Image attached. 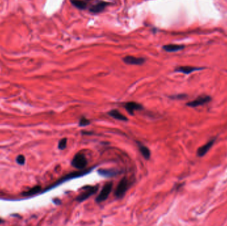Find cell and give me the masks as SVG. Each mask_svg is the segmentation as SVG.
I'll return each mask as SVG.
<instances>
[{
    "label": "cell",
    "mask_w": 227,
    "mask_h": 226,
    "mask_svg": "<svg viewBox=\"0 0 227 226\" xmlns=\"http://www.w3.org/2000/svg\"><path fill=\"white\" fill-rule=\"evenodd\" d=\"M122 60L126 64L131 65H142L145 62V59L143 58H138L133 56H127Z\"/></svg>",
    "instance_id": "7"
},
{
    "label": "cell",
    "mask_w": 227,
    "mask_h": 226,
    "mask_svg": "<svg viewBox=\"0 0 227 226\" xmlns=\"http://www.w3.org/2000/svg\"><path fill=\"white\" fill-rule=\"evenodd\" d=\"M184 46L180 45H174V44H171V45H167L163 47V50L167 52H176L183 49Z\"/></svg>",
    "instance_id": "15"
},
{
    "label": "cell",
    "mask_w": 227,
    "mask_h": 226,
    "mask_svg": "<svg viewBox=\"0 0 227 226\" xmlns=\"http://www.w3.org/2000/svg\"><path fill=\"white\" fill-rule=\"evenodd\" d=\"M3 221L2 220V219H0V224H2V223H3Z\"/></svg>",
    "instance_id": "22"
},
{
    "label": "cell",
    "mask_w": 227,
    "mask_h": 226,
    "mask_svg": "<svg viewBox=\"0 0 227 226\" xmlns=\"http://www.w3.org/2000/svg\"><path fill=\"white\" fill-rule=\"evenodd\" d=\"M129 187V182L126 178H123L117 186L116 189L115 190V196L118 198H121L125 195L126 191Z\"/></svg>",
    "instance_id": "3"
},
{
    "label": "cell",
    "mask_w": 227,
    "mask_h": 226,
    "mask_svg": "<svg viewBox=\"0 0 227 226\" xmlns=\"http://www.w3.org/2000/svg\"><path fill=\"white\" fill-rule=\"evenodd\" d=\"M98 188V186H95L90 187L88 188V190H86V191L81 193V194L78 195L76 200L77 201L79 202H82L86 200V199L89 198L90 196H91L97 192Z\"/></svg>",
    "instance_id": "6"
},
{
    "label": "cell",
    "mask_w": 227,
    "mask_h": 226,
    "mask_svg": "<svg viewBox=\"0 0 227 226\" xmlns=\"http://www.w3.org/2000/svg\"><path fill=\"white\" fill-rule=\"evenodd\" d=\"M66 144H67V139L63 138L59 141V145H58V148L60 149V150H64V149H65L66 147Z\"/></svg>",
    "instance_id": "18"
},
{
    "label": "cell",
    "mask_w": 227,
    "mask_h": 226,
    "mask_svg": "<svg viewBox=\"0 0 227 226\" xmlns=\"http://www.w3.org/2000/svg\"><path fill=\"white\" fill-rule=\"evenodd\" d=\"M108 5V3L105 2H100L95 4L93 6H92L89 10L90 12H93V13H100V12H102V11L104 10Z\"/></svg>",
    "instance_id": "12"
},
{
    "label": "cell",
    "mask_w": 227,
    "mask_h": 226,
    "mask_svg": "<svg viewBox=\"0 0 227 226\" xmlns=\"http://www.w3.org/2000/svg\"><path fill=\"white\" fill-rule=\"evenodd\" d=\"M90 123V122L89 119L85 118H82L79 121L78 125H79V126H81V127H85L86 126H89Z\"/></svg>",
    "instance_id": "19"
},
{
    "label": "cell",
    "mask_w": 227,
    "mask_h": 226,
    "mask_svg": "<svg viewBox=\"0 0 227 226\" xmlns=\"http://www.w3.org/2000/svg\"><path fill=\"white\" fill-rule=\"evenodd\" d=\"M41 190V186H36L33 187V188L30 189L29 190L23 192V194L26 195V196H31V195L36 194L39 193Z\"/></svg>",
    "instance_id": "17"
},
{
    "label": "cell",
    "mask_w": 227,
    "mask_h": 226,
    "mask_svg": "<svg viewBox=\"0 0 227 226\" xmlns=\"http://www.w3.org/2000/svg\"><path fill=\"white\" fill-rule=\"evenodd\" d=\"M98 175L106 177V178H110V177L115 176L119 174V171L115 169H99L98 171Z\"/></svg>",
    "instance_id": "10"
},
{
    "label": "cell",
    "mask_w": 227,
    "mask_h": 226,
    "mask_svg": "<svg viewBox=\"0 0 227 226\" xmlns=\"http://www.w3.org/2000/svg\"><path fill=\"white\" fill-rule=\"evenodd\" d=\"M202 69V68H197L193 66H181L179 67L177 69H175V71L178 72H181V73L185 74H189L195 71L201 70Z\"/></svg>",
    "instance_id": "11"
},
{
    "label": "cell",
    "mask_w": 227,
    "mask_h": 226,
    "mask_svg": "<svg viewBox=\"0 0 227 226\" xmlns=\"http://www.w3.org/2000/svg\"><path fill=\"white\" fill-rule=\"evenodd\" d=\"M16 161H17V163L19 164H21V165L24 164H25V156H24L23 155H19L17 157V159H16Z\"/></svg>",
    "instance_id": "20"
},
{
    "label": "cell",
    "mask_w": 227,
    "mask_h": 226,
    "mask_svg": "<svg viewBox=\"0 0 227 226\" xmlns=\"http://www.w3.org/2000/svg\"><path fill=\"white\" fill-rule=\"evenodd\" d=\"M53 202H55L56 204H61V201H60L59 200H54Z\"/></svg>",
    "instance_id": "21"
},
{
    "label": "cell",
    "mask_w": 227,
    "mask_h": 226,
    "mask_svg": "<svg viewBox=\"0 0 227 226\" xmlns=\"http://www.w3.org/2000/svg\"><path fill=\"white\" fill-rule=\"evenodd\" d=\"M210 101L211 98L209 96H201L193 101L187 103V106L191 107H196L208 104Z\"/></svg>",
    "instance_id": "5"
},
{
    "label": "cell",
    "mask_w": 227,
    "mask_h": 226,
    "mask_svg": "<svg viewBox=\"0 0 227 226\" xmlns=\"http://www.w3.org/2000/svg\"><path fill=\"white\" fill-rule=\"evenodd\" d=\"M216 140V138H214L213 139L210 140L209 142H207L204 145H202V147H199L197 150V156L199 157H202L204 156L206 153L208 152L210 149L213 147V145L214 143V141Z\"/></svg>",
    "instance_id": "8"
},
{
    "label": "cell",
    "mask_w": 227,
    "mask_h": 226,
    "mask_svg": "<svg viewBox=\"0 0 227 226\" xmlns=\"http://www.w3.org/2000/svg\"><path fill=\"white\" fill-rule=\"evenodd\" d=\"M71 164L77 169H84L87 165V160L85 155L82 153H78L73 157L71 161Z\"/></svg>",
    "instance_id": "2"
},
{
    "label": "cell",
    "mask_w": 227,
    "mask_h": 226,
    "mask_svg": "<svg viewBox=\"0 0 227 226\" xmlns=\"http://www.w3.org/2000/svg\"><path fill=\"white\" fill-rule=\"evenodd\" d=\"M108 115L111 116L112 118H113L115 119L123 121V122H127V118H126V117L125 115H123V114H122L120 112L116 110H112L108 113Z\"/></svg>",
    "instance_id": "13"
},
{
    "label": "cell",
    "mask_w": 227,
    "mask_h": 226,
    "mask_svg": "<svg viewBox=\"0 0 227 226\" xmlns=\"http://www.w3.org/2000/svg\"><path fill=\"white\" fill-rule=\"evenodd\" d=\"M138 146L139 151H140L142 156L144 157V159L146 160L149 159L150 156H151V153H150L149 149L147 147H146L145 145H142L140 143H138Z\"/></svg>",
    "instance_id": "14"
},
{
    "label": "cell",
    "mask_w": 227,
    "mask_h": 226,
    "mask_svg": "<svg viewBox=\"0 0 227 226\" xmlns=\"http://www.w3.org/2000/svg\"><path fill=\"white\" fill-rule=\"evenodd\" d=\"M70 2L74 6L80 9H85L87 6L86 3L82 0H70Z\"/></svg>",
    "instance_id": "16"
},
{
    "label": "cell",
    "mask_w": 227,
    "mask_h": 226,
    "mask_svg": "<svg viewBox=\"0 0 227 226\" xmlns=\"http://www.w3.org/2000/svg\"><path fill=\"white\" fill-rule=\"evenodd\" d=\"M124 107L126 111L131 115H134V113L135 111L140 110L143 109V106L141 104L134 102H130L126 103L124 105Z\"/></svg>",
    "instance_id": "9"
},
{
    "label": "cell",
    "mask_w": 227,
    "mask_h": 226,
    "mask_svg": "<svg viewBox=\"0 0 227 226\" xmlns=\"http://www.w3.org/2000/svg\"><path fill=\"white\" fill-rule=\"evenodd\" d=\"M93 168H91L90 169H86V170H84V171H77V172H70L69 173V174H68L66 175H65V176L62 177V178L59 180L57 182H56L55 183H54V184H53L52 186H51L50 187H49L48 188H47L45 191L44 192H46L47 190H51L52 188H53L54 187H56L58 185L61 184L63 183H65V182L66 181H68V180H70L71 179H75V178H78V177H81V176H85L87 174H89V173L93 170Z\"/></svg>",
    "instance_id": "1"
},
{
    "label": "cell",
    "mask_w": 227,
    "mask_h": 226,
    "mask_svg": "<svg viewBox=\"0 0 227 226\" xmlns=\"http://www.w3.org/2000/svg\"><path fill=\"white\" fill-rule=\"evenodd\" d=\"M112 187H113V184L112 182L106 183L104 186L101 192H100L99 195L96 197V202L98 203H100L102 202L105 201L108 198V197L109 194H110L112 189Z\"/></svg>",
    "instance_id": "4"
}]
</instances>
